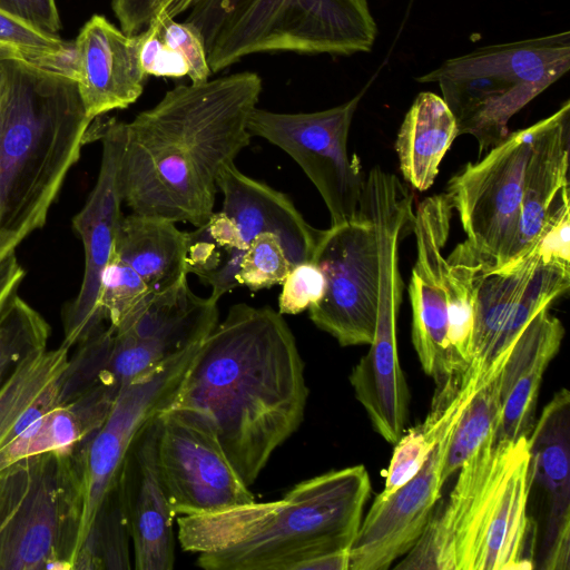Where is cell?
I'll return each mask as SVG.
<instances>
[{"mask_svg": "<svg viewBox=\"0 0 570 570\" xmlns=\"http://www.w3.org/2000/svg\"><path fill=\"white\" fill-rule=\"evenodd\" d=\"M217 188L222 212L235 223L245 249L257 235L271 232L294 266L312 262L324 229L309 225L286 194L245 175L235 163L222 168Z\"/></svg>", "mask_w": 570, "mask_h": 570, "instance_id": "7402d4cb", "label": "cell"}, {"mask_svg": "<svg viewBox=\"0 0 570 570\" xmlns=\"http://www.w3.org/2000/svg\"><path fill=\"white\" fill-rule=\"evenodd\" d=\"M364 90L348 101L313 112H275L256 107L249 134L285 151L324 200L331 225L353 218L360 209L365 177L347 150L351 124Z\"/></svg>", "mask_w": 570, "mask_h": 570, "instance_id": "30bf717a", "label": "cell"}, {"mask_svg": "<svg viewBox=\"0 0 570 570\" xmlns=\"http://www.w3.org/2000/svg\"><path fill=\"white\" fill-rule=\"evenodd\" d=\"M219 321L218 301L194 293L187 277L141 299L114 330L98 382L119 389L199 344Z\"/></svg>", "mask_w": 570, "mask_h": 570, "instance_id": "5bb4252c", "label": "cell"}, {"mask_svg": "<svg viewBox=\"0 0 570 570\" xmlns=\"http://www.w3.org/2000/svg\"><path fill=\"white\" fill-rule=\"evenodd\" d=\"M24 271L18 263L14 252L0 258V315L16 294Z\"/></svg>", "mask_w": 570, "mask_h": 570, "instance_id": "ee69618b", "label": "cell"}, {"mask_svg": "<svg viewBox=\"0 0 570 570\" xmlns=\"http://www.w3.org/2000/svg\"><path fill=\"white\" fill-rule=\"evenodd\" d=\"M570 69V32L479 47L422 75L436 82L459 135L470 134L479 155L509 135V120Z\"/></svg>", "mask_w": 570, "mask_h": 570, "instance_id": "5b68a950", "label": "cell"}, {"mask_svg": "<svg viewBox=\"0 0 570 570\" xmlns=\"http://www.w3.org/2000/svg\"><path fill=\"white\" fill-rule=\"evenodd\" d=\"M563 336L561 321L546 308L517 338L500 373L502 413L498 440L529 436L543 374Z\"/></svg>", "mask_w": 570, "mask_h": 570, "instance_id": "d4e9b609", "label": "cell"}, {"mask_svg": "<svg viewBox=\"0 0 570 570\" xmlns=\"http://www.w3.org/2000/svg\"><path fill=\"white\" fill-rule=\"evenodd\" d=\"M441 421V409L432 404L426 419L402 434L395 443L384 488L376 498H387L422 469L435 446Z\"/></svg>", "mask_w": 570, "mask_h": 570, "instance_id": "e575fe53", "label": "cell"}, {"mask_svg": "<svg viewBox=\"0 0 570 570\" xmlns=\"http://www.w3.org/2000/svg\"><path fill=\"white\" fill-rule=\"evenodd\" d=\"M200 0H112L120 29L128 36L144 31L158 17L176 18Z\"/></svg>", "mask_w": 570, "mask_h": 570, "instance_id": "60d3db41", "label": "cell"}, {"mask_svg": "<svg viewBox=\"0 0 570 570\" xmlns=\"http://www.w3.org/2000/svg\"><path fill=\"white\" fill-rule=\"evenodd\" d=\"M326 288L308 308L311 321L341 346L370 345L377 316L376 232L364 205L351 219L324 229L313 255Z\"/></svg>", "mask_w": 570, "mask_h": 570, "instance_id": "7c38bea8", "label": "cell"}, {"mask_svg": "<svg viewBox=\"0 0 570 570\" xmlns=\"http://www.w3.org/2000/svg\"><path fill=\"white\" fill-rule=\"evenodd\" d=\"M0 10L55 37L61 28L56 0H0Z\"/></svg>", "mask_w": 570, "mask_h": 570, "instance_id": "7bdbcfd3", "label": "cell"}, {"mask_svg": "<svg viewBox=\"0 0 570 570\" xmlns=\"http://www.w3.org/2000/svg\"><path fill=\"white\" fill-rule=\"evenodd\" d=\"M0 42L18 50L32 63L72 78V48L60 37L43 33L1 10Z\"/></svg>", "mask_w": 570, "mask_h": 570, "instance_id": "d590c367", "label": "cell"}, {"mask_svg": "<svg viewBox=\"0 0 570 570\" xmlns=\"http://www.w3.org/2000/svg\"><path fill=\"white\" fill-rule=\"evenodd\" d=\"M370 493L364 465L332 470L276 501L180 515L177 539L207 570H304L320 557L351 550Z\"/></svg>", "mask_w": 570, "mask_h": 570, "instance_id": "3957f363", "label": "cell"}, {"mask_svg": "<svg viewBox=\"0 0 570 570\" xmlns=\"http://www.w3.org/2000/svg\"><path fill=\"white\" fill-rule=\"evenodd\" d=\"M501 370L489 375L475 390L454 425L444 461L445 482L484 443L498 439L502 413Z\"/></svg>", "mask_w": 570, "mask_h": 570, "instance_id": "d6a6232c", "label": "cell"}, {"mask_svg": "<svg viewBox=\"0 0 570 570\" xmlns=\"http://www.w3.org/2000/svg\"><path fill=\"white\" fill-rule=\"evenodd\" d=\"M159 24V35L164 42L178 51L188 66V77L191 82L198 83L209 79L212 71L207 60L205 41L195 26L188 22H178L170 17L155 19Z\"/></svg>", "mask_w": 570, "mask_h": 570, "instance_id": "f35d334b", "label": "cell"}, {"mask_svg": "<svg viewBox=\"0 0 570 570\" xmlns=\"http://www.w3.org/2000/svg\"><path fill=\"white\" fill-rule=\"evenodd\" d=\"M376 36L367 0H229L203 33L212 73L258 52H368Z\"/></svg>", "mask_w": 570, "mask_h": 570, "instance_id": "8992f818", "label": "cell"}, {"mask_svg": "<svg viewBox=\"0 0 570 570\" xmlns=\"http://www.w3.org/2000/svg\"><path fill=\"white\" fill-rule=\"evenodd\" d=\"M156 443L155 415L137 433L118 473L136 570H171L175 564L176 515L158 474Z\"/></svg>", "mask_w": 570, "mask_h": 570, "instance_id": "ac0fdd59", "label": "cell"}, {"mask_svg": "<svg viewBox=\"0 0 570 570\" xmlns=\"http://www.w3.org/2000/svg\"><path fill=\"white\" fill-rule=\"evenodd\" d=\"M72 450L0 471V570L73 569L80 511Z\"/></svg>", "mask_w": 570, "mask_h": 570, "instance_id": "52a82bcc", "label": "cell"}, {"mask_svg": "<svg viewBox=\"0 0 570 570\" xmlns=\"http://www.w3.org/2000/svg\"><path fill=\"white\" fill-rule=\"evenodd\" d=\"M188 232L176 223L131 213L122 216L114 253L145 282L151 294L165 292L187 277Z\"/></svg>", "mask_w": 570, "mask_h": 570, "instance_id": "83f0119b", "label": "cell"}, {"mask_svg": "<svg viewBox=\"0 0 570 570\" xmlns=\"http://www.w3.org/2000/svg\"><path fill=\"white\" fill-rule=\"evenodd\" d=\"M92 121L69 76L0 61V258L43 226Z\"/></svg>", "mask_w": 570, "mask_h": 570, "instance_id": "277c9868", "label": "cell"}, {"mask_svg": "<svg viewBox=\"0 0 570 570\" xmlns=\"http://www.w3.org/2000/svg\"><path fill=\"white\" fill-rule=\"evenodd\" d=\"M22 357L21 347L10 337L0 334V385Z\"/></svg>", "mask_w": 570, "mask_h": 570, "instance_id": "f6af8a7d", "label": "cell"}, {"mask_svg": "<svg viewBox=\"0 0 570 570\" xmlns=\"http://www.w3.org/2000/svg\"><path fill=\"white\" fill-rule=\"evenodd\" d=\"M262 90L252 71L178 85L124 122L122 203L136 214L203 225L214 213L222 168L250 142L247 124Z\"/></svg>", "mask_w": 570, "mask_h": 570, "instance_id": "7a4b0ae2", "label": "cell"}, {"mask_svg": "<svg viewBox=\"0 0 570 570\" xmlns=\"http://www.w3.org/2000/svg\"><path fill=\"white\" fill-rule=\"evenodd\" d=\"M150 294L139 275L112 250L102 272L97 303L102 320L108 321L111 328H116Z\"/></svg>", "mask_w": 570, "mask_h": 570, "instance_id": "74e56055", "label": "cell"}, {"mask_svg": "<svg viewBox=\"0 0 570 570\" xmlns=\"http://www.w3.org/2000/svg\"><path fill=\"white\" fill-rule=\"evenodd\" d=\"M453 206L448 193L424 198L414 212L416 259L409 295L412 305V342L424 373L436 387L448 371V303L444 285L445 248Z\"/></svg>", "mask_w": 570, "mask_h": 570, "instance_id": "e0dca14e", "label": "cell"}, {"mask_svg": "<svg viewBox=\"0 0 570 570\" xmlns=\"http://www.w3.org/2000/svg\"><path fill=\"white\" fill-rule=\"evenodd\" d=\"M118 391L99 382L40 416L0 449V471L28 456L81 444L104 423Z\"/></svg>", "mask_w": 570, "mask_h": 570, "instance_id": "4316f807", "label": "cell"}, {"mask_svg": "<svg viewBox=\"0 0 570 570\" xmlns=\"http://www.w3.org/2000/svg\"><path fill=\"white\" fill-rule=\"evenodd\" d=\"M69 347L41 348L19 361L0 385V449L40 416L63 404Z\"/></svg>", "mask_w": 570, "mask_h": 570, "instance_id": "484cf974", "label": "cell"}, {"mask_svg": "<svg viewBox=\"0 0 570 570\" xmlns=\"http://www.w3.org/2000/svg\"><path fill=\"white\" fill-rule=\"evenodd\" d=\"M570 101L539 120L525 166L515 243L508 263L525 256L537 243L543 226L569 191ZM507 263V264H508Z\"/></svg>", "mask_w": 570, "mask_h": 570, "instance_id": "cb8c5ba5", "label": "cell"}, {"mask_svg": "<svg viewBox=\"0 0 570 570\" xmlns=\"http://www.w3.org/2000/svg\"><path fill=\"white\" fill-rule=\"evenodd\" d=\"M156 419L158 474L176 517L210 514L256 501L207 415L168 405Z\"/></svg>", "mask_w": 570, "mask_h": 570, "instance_id": "9c48e42d", "label": "cell"}, {"mask_svg": "<svg viewBox=\"0 0 570 570\" xmlns=\"http://www.w3.org/2000/svg\"><path fill=\"white\" fill-rule=\"evenodd\" d=\"M245 246L233 219L224 212H214L193 232H188L187 274L212 287L210 297L219 301L235 287V275Z\"/></svg>", "mask_w": 570, "mask_h": 570, "instance_id": "1f68e13d", "label": "cell"}, {"mask_svg": "<svg viewBox=\"0 0 570 570\" xmlns=\"http://www.w3.org/2000/svg\"><path fill=\"white\" fill-rule=\"evenodd\" d=\"M570 393L561 389L544 406L528 436L530 479L546 494L547 522L539 568L570 569Z\"/></svg>", "mask_w": 570, "mask_h": 570, "instance_id": "ffe728a7", "label": "cell"}, {"mask_svg": "<svg viewBox=\"0 0 570 570\" xmlns=\"http://www.w3.org/2000/svg\"><path fill=\"white\" fill-rule=\"evenodd\" d=\"M307 399L304 362L283 315L239 303L202 341L169 405L207 415L250 487L298 430Z\"/></svg>", "mask_w": 570, "mask_h": 570, "instance_id": "6da1fadb", "label": "cell"}, {"mask_svg": "<svg viewBox=\"0 0 570 570\" xmlns=\"http://www.w3.org/2000/svg\"><path fill=\"white\" fill-rule=\"evenodd\" d=\"M7 59H24V58L18 50L0 42V61L7 60Z\"/></svg>", "mask_w": 570, "mask_h": 570, "instance_id": "bcb514c9", "label": "cell"}, {"mask_svg": "<svg viewBox=\"0 0 570 570\" xmlns=\"http://www.w3.org/2000/svg\"><path fill=\"white\" fill-rule=\"evenodd\" d=\"M129 539L117 476L100 505L73 569H129Z\"/></svg>", "mask_w": 570, "mask_h": 570, "instance_id": "836d02e7", "label": "cell"}, {"mask_svg": "<svg viewBox=\"0 0 570 570\" xmlns=\"http://www.w3.org/2000/svg\"><path fill=\"white\" fill-rule=\"evenodd\" d=\"M539 121L509 134L476 163L466 164L448 184L466 240L505 265L515 243L525 166Z\"/></svg>", "mask_w": 570, "mask_h": 570, "instance_id": "4fadbf2b", "label": "cell"}, {"mask_svg": "<svg viewBox=\"0 0 570 570\" xmlns=\"http://www.w3.org/2000/svg\"><path fill=\"white\" fill-rule=\"evenodd\" d=\"M528 436L510 441L478 531L472 570L531 569L524 556L531 489Z\"/></svg>", "mask_w": 570, "mask_h": 570, "instance_id": "44dd1931", "label": "cell"}, {"mask_svg": "<svg viewBox=\"0 0 570 570\" xmlns=\"http://www.w3.org/2000/svg\"><path fill=\"white\" fill-rule=\"evenodd\" d=\"M199 344L124 384L100 428L71 451L80 511L75 563L131 442L170 404Z\"/></svg>", "mask_w": 570, "mask_h": 570, "instance_id": "ba28073f", "label": "cell"}, {"mask_svg": "<svg viewBox=\"0 0 570 570\" xmlns=\"http://www.w3.org/2000/svg\"><path fill=\"white\" fill-rule=\"evenodd\" d=\"M509 442L488 441L459 469L448 499L434 508L422 535L395 569L472 570L480 523Z\"/></svg>", "mask_w": 570, "mask_h": 570, "instance_id": "9a60e30c", "label": "cell"}, {"mask_svg": "<svg viewBox=\"0 0 570 570\" xmlns=\"http://www.w3.org/2000/svg\"><path fill=\"white\" fill-rule=\"evenodd\" d=\"M471 377L456 390L434 396L442 421L433 451L422 469L387 498H375L362 519L350 550V570H386L422 535L445 482L444 461L450 436L465 404L481 385Z\"/></svg>", "mask_w": 570, "mask_h": 570, "instance_id": "8fae6325", "label": "cell"}, {"mask_svg": "<svg viewBox=\"0 0 570 570\" xmlns=\"http://www.w3.org/2000/svg\"><path fill=\"white\" fill-rule=\"evenodd\" d=\"M539 258L533 246L519 261L501 267H495L490 257L485 259L475 289L472 351L466 374L485 372L489 355L504 320L523 291Z\"/></svg>", "mask_w": 570, "mask_h": 570, "instance_id": "f546056e", "label": "cell"}, {"mask_svg": "<svg viewBox=\"0 0 570 570\" xmlns=\"http://www.w3.org/2000/svg\"><path fill=\"white\" fill-rule=\"evenodd\" d=\"M400 307L397 301L377 302L373 341L348 377L374 431L392 444L404 433L410 405V391L397 353Z\"/></svg>", "mask_w": 570, "mask_h": 570, "instance_id": "603a6c76", "label": "cell"}, {"mask_svg": "<svg viewBox=\"0 0 570 570\" xmlns=\"http://www.w3.org/2000/svg\"><path fill=\"white\" fill-rule=\"evenodd\" d=\"M293 267L281 238L264 232L245 249L235 282L237 286L244 285L256 292L282 284Z\"/></svg>", "mask_w": 570, "mask_h": 570, "instance_id": "8d00e7d4", "label": "cell"}, {"mask_svg": "<svg viewBox=\"0 0 570 570\" xmlns=\"http://www.w3.org/2000/svg\"><path fill=\"white\" fill-rule=\"evenodd\" d=\"M459 136L456 120L442 99L420 92L399 129L395 151L405 181L419 191L434 183L440 164Z\"/></svg>", "mask_w": 570, "mask_h": 570, "instance_id": "f1b7e54d", "label": "cell"}, {"mask_svg": "<svg viewBox=\"0 0 570 570\" xmlns=\"http://www.w3.org/2000/svg\"><path fill=\"white\" fill-rule=\"evenodd\" d=\"M98 137L102 140L98 179L85 206L72 219L73 229L83 244L85 273L79 293L62 313V344L69 348L105 328L97 304L100 282L122 218L118 169L125 140L124 122L115 119L102 122Z\"/></svg>", "mask_w": 570, "mask_h": 570, "instance_id": "2e32d148", "label": "cell"}, {"mask_svg": "<svg viewBox=\"0 0 570 570\" xmlns=\"http://www.w3.org/2000/svg\"><path fill=\"white\" fill-rule=\"evenodd\" d=\"M488 257L466 239L445 257L444 285L448 303V381L461 380L471 360L475 289Z\"/></svg>", "mask_w": 570, "mask_h": 570, "instance_id": "4dcf8cb0", "label": "cell"}, {"mask_svg": "<svg viewBox=\"0 0 570 570\" xmlns=\"http://www.w3.org/2000/svg\"><path fill=\"white\" fill-rule=\"evenodd\" d=\"M138 39L139 62L147 76L178 78L188 75L184 57L161 39L157 20L138 33Z\"/></svg>", "mask_w": 570, "mask_h": 570, "instance_id": "b9f144b4", "label": "cell"}, {"mask_svg": "<svg viewBox=\"0 0 570 570\" xmlns=\"http://www.w3.org/2000/svg\"><path fill=\"white\" fill-rule=\"evenodd\" d=\"M278 296V313L296 315L322 299L326 281L323 272L313 262L295 265L282 283Z\"/></svg>", "mask_w": 570, "mask_h": 570, "instance_id": "ab89813d", "label": "cell"}, {"mask_svg": "<svg viewBox=\"0 0 570 570\" xmlns=\"http://www.w3.org/2000/svg\"><path fill=\"white\" fill-rule=\"evenodd\" d=\"M138 45V35L124 33L104 16H92L81 28L72 46V79L91 120L141 96L148 76Z\"/></svg>", "mask_w": 570, "mask_h": 570, "instance_id": "d6986e66", "label": "cell"}]
</instances>
